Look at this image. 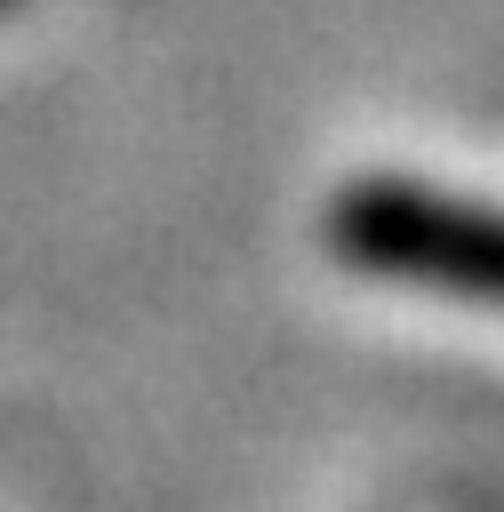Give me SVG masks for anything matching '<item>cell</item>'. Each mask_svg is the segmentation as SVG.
Here are the masks:
<instances>
[{
  "label": "cell",
  "instance_id": "cell-2",
  "mask_svg": "<svg viewBox=\"0 0 504 512\" xmlns=\"http://www.w3.org/2000/svg\"><path fill=\"white\" fill-rule=\"evenodd\" d=\"M8 8H16V0H0V16H8Z\"/></svg>",
  "mask_w": 504,
  "mask_h": 512
},
{
  "label": "cell",
  "instance_id": "cell-1",
  "mask_svg": "<svg viewBox=\"0 0 504 512\" xmlns=\"http://www.w3.org/2000/svg\"><path fill=\"white\" fill-rule=\"evenodd\" d=\"M328 248L368 280L504 304V208L456 200L408 176H360L328 200Z\"/></svg>",
  "mask_w": 504,
  "mask_h": 512
}]
</instances>
